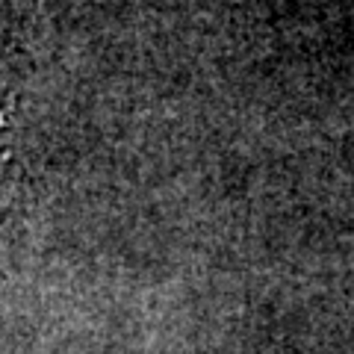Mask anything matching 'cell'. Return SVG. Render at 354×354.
I'll return each mask as SVG.
<instances>
[{
  "label": "cell",
  "mask_w": 354,
  "mask_h": 354,
  "mask_svg": "<svg viewBox=\"0 0 354 354\" xmlns=\"http://www.w3.org/2000/svg\"><path fill=\"white\" fill-rule=\"evenodd\" d=\"M18 95V44L12 39L0 48V186L9 183V165H12V148H9V133H12V106Z\"/></svg>",
  "instance_id": "cell-1"
}]
</instances>
